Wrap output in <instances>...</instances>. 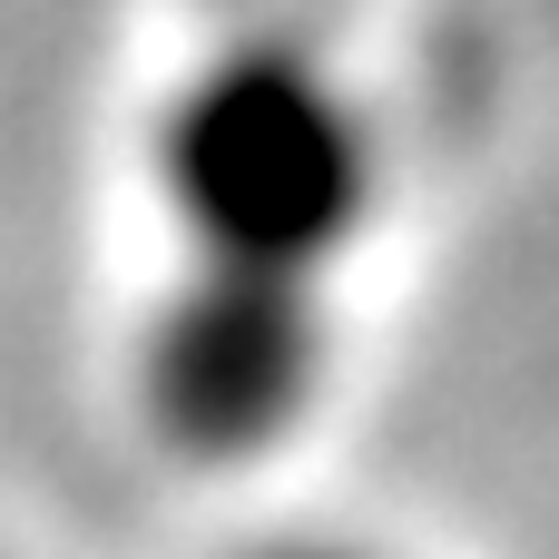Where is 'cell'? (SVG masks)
<instances>
[{
  "instance_id": "6da1fadb",
  "label": "cell",
  "mask_w": 559,
  "mask_h": 559,
  "mask_svg": "<svg viewBox=\"0 0 559 559\" xmlns=\"http://www.w3.org/2000/svg\"><path fill=\"white\" fill-rule=\"evenodd\" d=\"M344 0H197V49L147 128L177 265L216 285L334 295L383 206V147L334 49Z\"/></svg>"
},
{
  "instance_id": "7a4b0ae2",
  "label": "cell",
  "mask_w": 559,
  "mask_h": 559,
  "mask_svg": "<svg viewBox=\"0 0 559 559\" xmlns=\"http://www.w3.org/2000/svg\"><path fill=\"white\" fill-rule=\"evenodd\" d=\"M334 354V295H275V285H216L167 275L138 324V423L177 462H255L275 452Z\"/></svg>"
},
{
  "instance_id": "3957f363",
  "label": "cell",
  "mask_w": 559,
  "mask_h": 559,
  "mask_svg": "<svg viewBox=\"0 0 559 559\" xmlns=\"http://www.w3.org/2000/svg\"><path fill=\"white\" fill-rule=\"evenodd\" d=\"M246 559H383V550H354V540H265Z\"/></svg>"
}]
</instances>
